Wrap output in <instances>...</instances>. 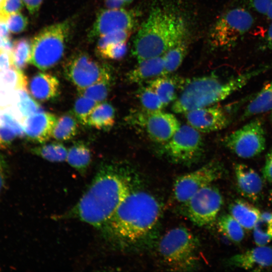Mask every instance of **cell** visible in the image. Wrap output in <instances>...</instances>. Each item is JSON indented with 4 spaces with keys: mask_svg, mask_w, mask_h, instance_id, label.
<instances>
[{
    "mask_svg": "<svg viewBox=\"0 0 272 272\" xmlns=\"http://www.w3.org/2000/svg\"><path fill=\"white\" fill-rule=\"evenodd\" d=\"M98 104L91 99L80 95L75 102L73 114L78 122L83 125H88L89 117Z\"/></svg>",
    "mask_w": 272,
    "mask_h": 272,
    "instance_id": "cell-35",
    "label": "cell"
},
{
    "mask_svg": "<svg viewBox=\"0 0 272 272\" xmlns=\"http://www.w3.org/2000/svg\"><path fill=\"white\" fill-rule=\"evenodd\" d=\"M71 28V21L65 20L40 31L31 41L30 63L43 71L55 65L64 55Z\"/></svg>",
    "mask_w": 272,
    "mask_h": 272,
    "instance_id": "cell-5",
    "label": "cell"
},
{
    "mask_svg": "<svg viewBox=\"0 0 272 272\" xmlns=\"http://www.w3.org/2000/svg\"><path fill=\"white\" fill-rule=\"evenodd\" d=\"M107 9H117L125 5L123 0H104Z\"/></svg>",
    "mask_w": 272,
    "mask_h": 272,
    "instance_id": "cell-50",
    "label": "cell"
},
{
    "mask_svg": "<svg viewBox=\"0 0 272 272\" xmlns=\"http://www.w3.org/2000/svg\"><path fill=\"white\" fill-rule=\"evenodd\" d=\"M32 42L26 38L14 40L12 56L14 65L21 70L26 67L30 62Z\"/></svg>",
    "mask_w": 272,
    "mask_h": 272,
    "instance_id": "cell-32",
    "label": "cell"
},
{
    "mask_svg": "<svg viewBox=\"0 0 272 272\" xmlns=\"http://www.w3.org/2000/svg\"><path fill=\"white\" fill-rule=\"evenodd\" d=\"M17 106L23 119L41 111L39 104L29 95L27 89L19 90Z\"/></svg>",
    "mask_w": 272,
    "mask_h": 272,
    "instance_id": "cell-36",
    "label": "cell"
},
{
    "mask_svg": "<svg viewBox=\"0 0 272 272\" xmlns=\"http://www.w3.org/2000/svg\"><path fill=\"white\" fill-rule=\"evenodd\" d=\"M137 95L142 108L145 110L159 111L165 107L157 94L148 85L141 87L138 91Z\"/></svg>",
    "mask_w": 272,
    "mask_h": 272,
    "instance_id": "cell-34",
    "label": "cell"
},
{
    "mask_svg": "<svg viewBox=\"0 0 272 272\" xmlns=\"http://www.w3.org/2000/svg\"><path fill=\"white\" fill-rule=\"evenodd\" d=\"M43 0H22L29 13L35 15L38 12Z\"/></svg>",
    "mask_w": 272,
    "mask_h": 272,
    "instance_id": "cell-48",
    "label": "cell"
},
{
    "mask_svg": "<svg viewBox=\"0 0 272 272\" xmlns=\"http://www.w3.org/2000/svg\"><path fill=\"white\" fill-rule=\"evenodd\" d=\"M260 46L261 50H272V22L267 28Z\"/></svg>",
    "mask_w": 272,
    "mask_h": 272,
    "instance_id": "cell-47",
    "label": "cell"
},
{
    "mask_svg": "<svg viewBox=\"0 0 272 272\" xmlns=\"http://www.w3.org/2000/svg\"><path fill=\"white\" fill-rule=\"evenodd\" d=\"M137 22V15L132 10H126L123 8L103 9L98 13L88 38L92 40L115 31H131Z\"/></svg>",
    "mask_w": 272,
    "mask_h": 272,
    "instance_id": "cell-14",
    "label": "cell"
},
{
    "mask_svg": "<svg viewBox=\"0 0 272 272\" xmlns=\"http://www.w3.org/2000/svg\"><path fill=\"white\" fill-rule=\"evenodd\" d=\"M125 5L131 3L133 0H123Z\"/></svg>",
    "mask_w": 272,
    "mask_h": 272,
    "instance_id": "cell-53",
    "label": "cell"
},
{
    "mask_svg": "<svg viewBox=\"0 0 272 272\" xmlns=\"http://www.w3.org/2000/svg\"><path fill=\"white\" fill-rule=\"evenodd\" d=\"M28 80L22 70L15 66L0 71V87L4 89H27Z\"/></svg>",
    "mask_w": 272,
    "mask_h": 272,
    "instance_id": "cell-29",
    "label": "cell"
},
{
    "mask_svg": "<svg viewBox=\"0 0 272 272\" xmlns=\"http://www.w3.org/2000/svg\"><path fill=\"white\" fill-rule=\"evenodd\" d=\"M163 152L172 161L189 164L195 162L203 152L200 132L188 124L180 125L171 138L164 143Z\"/></svg>",
    "mask_w": 272,
    "mask_h": 272,
    "instance_id": "cell-10",
    "label": "cell"
},
{
    "mask_svg": "<svg viewBox=\"0 0 272 272\" xmlns=\"http://www.w3.org/2000/svg\"><path fill=\"white\" fill-rule=\"evenodd\" d=\"M125 167L116 162L103 163L78 201L59 219H75L99 231L132 190Z\"/></svg>",
    "mask_w": 272,
    "mask_h": 272,
    "instance_id": "cell-1",
    "label": "cell"
},
{
    "mask_svg": "<svg viewBox=\"0 0 272 272\" xmlns=\"http://www.w3.org/2000/svg\"><path fill=\"white\" fill-rule=\"evenodd\" d=\"M31 152L51 162H62L66 160L67 150L62 144L51 143L33 148Z\"/></svg>",
    "mask_w": 272,
    "mask_h": 272,
    "instance_id": "cell-31",
    "label": "cell"
},
{
    "mask_svg": "<svg viewBox=\"0 0 272 272\" xmlns=\"http://www.w3.org/2000/svg\"><path fill=\"white\" fill-rule=\"evenodd\" d=\"M161 213L160 204L154 196L132 189L100 231L111 248L129 249L152 230Z\"/></svg>",
    "mask_w": 272,
    "mask_h": 272,
    "instance_id": "cell-2",
    "label": "cell"
},
{
    "mask_svg": "<svg viewBox=\"0 0 272 272\" xmlns=\"http://www.w3.org/2000/svg\"><path fill=\"white\" fill-rule=\"evenodd\" d=\"M262 70L244 73L227 81L214 75L188 80L174 101L172 110L175 113H185L214 105L240 90Z\"/></svg>",
    "mask_w": 272,
    "mask_h": 272,
    "instance_id": "cell-4",
    "label": "cell"
},
{
    "mask_svg": "<svg viewBox=\"0 0 272 272\" xmlns=\"http://www.w3.org/2000/svg\"><path fill=\"white\" fill-rule=\"evenodd\" d=\"M229 214L244 229L251 230L258 220L261 213L248 201L237 199L230 205Z\"/></svg>",
    "mask_w": 272,
    "mask_h": 272,
    "instance_id": "cell-21",
    "label": "cell"
},
{
    "mask_svg": "<svg viewBox=\"0 0 272 272\" xmlns=\"http://www.w3.org/2000/svg\"><path fill=\"white\" fill-rule=\"evenodd\" d=\"M7 17L0 13V37L2 39L11 37L7 22Z\"/></svg>",
    "mask_w": 272,
    "mask_h": 272,
    "instance_id": "cell-49",
    "label": "cell"
},
{
    "mask_svg": "<svg viewBox=\"0 0 272 272\" xmlns=\"http://www.w3.org/2000/svg\"><path fill=\"white\" fill-rule=\"evenodd\" d=\"M57 120L54 114L42 111L27 117L23 123L27 139L33 142L45 143L52 137Z\"/></svg>",
    "mask_w": 272,
    "mask_h": 272,
    "instance_id": "cell-17",
    "label": "cell"
},
{
    "mask_svg": "<svg viewBox=\"0 0 272 272\" xmlns=\"http://www.w3.org/2000/svg\"><path fill=\"white\" fill-rule=\"evenodd\" d=\"M267 17L272 20V2L266 14Z\"/></svg>",
    "mask_w": 272,
    "mask_h": 272,
    "instance_id": "cell-52",
    "label": "cell"
},
{
    "mask_svg": "<svg viewBox=\"0 0 272 272\" xmlns=\"http://www.w3.org/2000/svg\"><path fill=\"white\" fill-rule=\"evenodd\" d=\"M24 5L22 0H2L0 2V13L8 17L20 12Z\"/></svg>",
    "mask_w": 272,
    "mask_h": 272,
    "instance_id": "cell-40",
    "label": "cell"
},
{
    "mask_svg": "<svg viewBox=\"0 0 272 272\" xmlns=\"http://www.w3.org/2000/svg\"><path fill=\"white\" fill-rule=\"evenodd\" d=\"M198 242L195 236L184 227L173 228L161 238L159 252L164 261L175 270H187L197 261Z\"/></svg>",
    "mask_w": 272,
    "mask_h": 272,
    "instance_id": "cell-6",
    "label": "cell"
},
{
    "mask_svg": "<svg viewBox=\"0 0 272 272\" xmlns=\"http://www.w3.org/2000/svg\"><path fill=\"white\" fill-rule=\"evenodd\" d=\"M112 80V77L105 78L87 87L78 89L80 95L91 99L98 103L103 102L110 91Z\"/></svg>",
    "mask_w": 272,
    "mask_h": 272,
    "instance_id": "cell-33",
    "label": "cell"
},
{
    "mask_svg": "<svg viewBox=\"0 0 272 272\" xmlns=\"http://www.w3.org/2000/svg\"><path fill=\"white\" fill-rule=\"evenodd\" d=\"M186 32L180 16L160 8L153 9L134 37L132 54L138 61L162 56L183 40Z\"/></svg>",
    "mask_w": 272,
    "mask_h": 272,
    "instance_id": "cell-3",
    "label": "cell"
},
{
    "mask_svg": "<svg viewBox=\"0 0 272 272\" xmlns=\"http://www.w3.org/2000/svg\"><path fill=\"white\" fill-rule=\"evenodd\" d=\"M7 22L10 31L15 34L24 31L29 23L27 17L20 12L9 16Z\"/></svg>",
    "mask_w": 272,
    "mask_h": 272,
    "instance_id": "cell-39",
    "label": "cell"
},
{
    "mask_svg": "<svg viewBox=\"0 0 272 272\" xmlns=\"http://www.w3.org/2000/svg\"><path fill=\"white\" fill-rule=\"evenodd\" d=\"M63 74L78 90L112 77L111 70L107 65L100 63L84 52L75 53L66 61Z\"/></svg>",
    "mask_w": 272,
    "mask_h": 272,
    "instance_id": "cell-11",
    "label": "cell"
},
{
    "mask_svg": "<svg viewBox=\"0 0 272 272\" xmlns=\"http://www.w3.org/2000/svg\"><path fill=\"white\" fill-rule=\"evenodd\" d=\"M272 110V80L266 83L245 108L240 119L245 120L253 116Z\"/></svg>",
    "mask_w": 272,
    "mask_h": 272,
    "instance_id": "cell-22",
    "label": "cell"
},
{
    "mask_svg": "<svg viewBox=\"0 0 272 272\" xmlns=\"http://www.w3.org/2000/svg\"><path fill=\"white\" fill-rule=\"evenodd\" d=\"M29 90L36 100L49 101L56 98L59 94V82L55 76L50 74L39 73L30 80Z\"/></svg>",
    "mask_w": 272,
    "mask_h": 272,
    "instance_id": "cell-19",
    "label": "cell"
},
{
    "mask_svg": "<svg viewBox=\"0 0 272 272\" xmlns=\"http://www.w3.org/2000/svg\"><path fill=\"white\" fill-rule=\"evenodd\" d=\"M269 199L270 202L272 203V190L269 193Z\"/></svg>",
    "mask_w": 272,
    "mask_h": 272,
    "instance_id": "cell-54",
    "label": "cell"
},
{
    "mask_svg": "<svg viewBox=\"0 0 272 272\" xmlns=\"http://www.w3.org/2000/svg\"><path fill=\"white\" fill-rule=\"evenodd\" d=\"M265 135L262 121L256 118L226 136L224 144L238 157L251 158L265 150Z\"/></svg>",
    "mask_w": 272,
    "mask_h": 272,
    "instance_id": "cell-9",
    "label": "cell"
},
{
    "mask_svg": "<svg viewBox=\"0 0 272 272\" xmlns=\"http://www.w3.org/2000/svg\"><path fill=\"white\" fill-rule=\"evenodd\" d=\"M14 41L11 37L2 39L1 48L5 50L12 53L14 47Z\"/></svg>",
    "mask_w": 272,
    "mask_h": 272,
    "instance_id": "cell-51",
    "label": "cell"
},
{
    "mask_svg": "<svg viewBox=\"0 0 272 272\" xmlns=\"http://www.w3.org/2000/svg\"><path fill=\"white\" fill-rule=\"evenodd\" d=\"M8 177V164L5 156L0 153V195L6 187Z\"/></svg>",
    "mask_w": 272,
    "mask_h": 272,
    "instance_id": "cell-43",
    "label": "cell"
},
{
    "mask_svg": "<svg viewBox=\"0 0 272 272\" xmlns=\"http://www.w3.org/2000/svg\"><path fill=\"white\" fill-rule=\"evenodd\" d=\"M2 1V0H0V2Z\"/></svg>",
    "mask_w": 272,
    "mask_h": 272,
    "instance_id": "cell-57",
    "label": "cell"
},
{
    "mask_svg": "<svg viewBox=\"0 0 272 272\" xmlns=\"http://www.w3.org/2000/svg\"><path fill=\"white\" fill-rule=\"evenodd\" d=\"M236 184L240 194L253 201L260 198L263 181L259 175L252 168L243 163L234 166Z\"/></svg>",
    "mask_w": 272,
    "mask_h": 272,
    "instance_id": "cell-18",
    "label": "cell"
},
{
    "mask_svg": "<svg viewBox=\"0 0 272 272\" xmlns=\"http://www.w3.org/2000/svg\"><path fill=\"white\" fill-rule=\"evenodd\" d=\"M14 66L12 53L0 48V71H3Z\"/></svg>",
    "mask_w": 272,
    "mask_h": 272,
    "instance_id": "cell-45",
    "label": "cell"
},
{
    "mask_svg": "<svg viewBox=\"0 0 272 272\" xmlns=\"http://www.w3.org/2000/svg\"><path fill=\"white\" fill-rule=\"evenodd\" d=\"M253 230L254 241L257 246L269 243L272 240V212L261 213Z\"/></svg>",
    "mask_w": 272,
    "mask_h": 272,
    "instance_id": "cell-30",
    "label": "cell"
},
{
    "mask_svg": "<svg viewBox=\"0 0 272 272\" xmlns=\"http://www.w3.org/2000/svg\"><path fill=\"white\" fill-rule=\"evenodd\" d=\"M187 42L184 39L163 55L164 60L163 76L168 75L179 68L187 53Z\"/></svg>",
    "mask_w": 272,
    "mask_h": 272,
    "instance_id": "cell-26",
    "label": "cell"
},
{
    "mask_svg": "<svg viewBox=\"0 0 272 272\" xmlns=\"http://www.w3.org/2000/svg\"><path fill=\"white\" fill-rule=\"evenodd\" d=\"M223 203L219 189L211 185L198 191L185 204L188 218L199 227L214 223Z\"/></svg>",
    "mask_w": 272,
    "mask_h": 272,
    "instance_id": "cell-13",
    "label": "cell"
},
{
    "mask_svg": "<svg viewBox=\"0 0 272 272\" xmlns=\"http://www.w3.org/2000/svg\"><path fill=\"white\" fill-rule=\"evenodd\" d=\"M163 55L149 58L139 61L127 73L126 79L130 83L141 84L163 76Z\"/></svg>",
    "mask_w": 272,
    "mask_h": 272,
    "instance_id": "cell-20",
    "label": "cell"
},
{
    "mask_svg": "<svg viewBox=\"0 0 272 272\" xmlns=\"http://www.w3.org/2000/svg\"><path fill=\"white\" fill-rule=\"evenodd\" d=\"M217 225L220 232L230 241L239 243L243 240L245 236L244 228L230 214L220 216Z\"/></svg>",
    "mask_w": 272,
    "mask_h": 272,
    "instance_id": "cell-28",
    "label": "cell"
},
{
    "mask_svg": "<svg viewBox=\"0 0 272 272\" xmlns=\"http://www.w3.org/2000/svg\"><path fill=\"white\" fill-rule=\"evenodd\" d=\"M254 22L253 16L244 8L229 10L212 26L209 36L211 45L223 50L234 47L252 28Z\"/></svg>",
    "mask_w": 272,
    "mask_h": 272,
    "instance_id": "cell-7",
    "label": "cell"
},
{
    "mask_svg": "<svg viewBox=\"0 0 272 272\" xmlns=\"http://www.w3.org/2000/svg\"><path fill=\"white\" fill-rule=\"evenodd\" d=\"M89 148L83 142L74 143L67 150L66 161L81 175H84L91 162Z\"/></svg>",
    "mask_w": 272,
    "mask_h": 272,
    "instance_id": "cell-24",
    "label": "cell"
},
{
    "mask_svg": "<svg viewBox=\"0 0 272 272\" xmlns=\"http://www.w3.org/2000/svg\"><path fill=\"white\" fill-rule=\"evenodd\" d=\"M78 121L74 114L67 113L61 116L57 120L52 137L59 141L73 139L78 131Z\"/></svg>",
    "mask_w": 272,
    "mask_h": 272,
    "instance_id": "cell-27",
    "label": "cell"
},
{
    "mask_svg": "<svg viewBox=\"0 0 272 272\" xmlns=\"http://www.w3.org/2000/svg\"><path fill=\"white\" fill-rule=\"evenodd\" d=\"M2 43V38L0 37V48H1Z\"/></svg>",
    "mask_w": 272,
    "mask_h": 272,
    "instance_id": "cell-56",
    "label": "cell"
},
{
    "mask_svg": "<svg viewBox=\"0 0 272 272\" xmlns=\"http://www.w3.org/2000/svg\"><path fill=\"white\" fill-rule=\"evenodd\" d=\"M0 120L4 123L11 128L16 133L17 137H23L25 135L24 126H22L13 116L8 113H4L0 117Z\"/></svg>",
    "mask_w": 272,
    "mask_h": 272,
    "instance_id": "cell-42",
    "label": "cell"
},
{
    "mask_svg": "<svg viewBox=\"0 0 272 272\" xmlns=\"http://www.w3.org/2000/svg\"><path fill=\"white\" fill-rule=\"evenodd\" d=\"M126 51V42H121L109 45L98 54L104 58L119 59L125 55Z\"/></svg>",
    "mask_w": 272,
    "mask_h": 272,
    "instance_id": "cell-38",
    "label": "cell"
},
{
    "mask_svg": "<svg viewBox=\"0 0 272 272\" xmlns=\"http://www.w3.org/2000/svg\"><path fill=\"white\" fill-rule=\"evenodd\" d=\"M270 120L271 121V123H272V112L271 113L270 116H269Z\"/></svg>",
    "mask_w": 272,
    "mask_h": 272,
    "instance_id": "cell-55",
    "label": "cell"
},
{
    "mask_svg": "<svg viewBox=\"0 0 272 272\" xmlns=\"http://www.w3.org/2000/svg\"><path fill=\"white\" fill-rule=\"evenodd\" d=\"M178 82L176 78L168 75L159 76L147 82V85L157 94L165 107L177 99Z\"/></svg>",
    "mask_w": 272,
    "mask_h": 272,
    "instance_id": "cell-23",
    "label": "cell"
},
{
    "mask_svg": "<svg viewBox=\"0 0 272 272\" xmlns=\"http://www.w3.org/2000/svg\"><path fill=\"white\" fill-rule=\"evenodd\" d=\"M130 31L118 30L110 32L98 38L96 45L97 53L107 46L121 42H126L131 34Z\"/></svg>",
    "mask_w": 272,
    "mask_h": 272,
    "instance_id": "cell-37",
    "label": "cell"
},
{
    "mask_svg": "<svg viewBox=\"0 0 272 272\" xmlns=\"http://www.w3.org/2000/svg\"><path fill=\"white\" fill-rule=\"evenodd\" d=\"M184 114L188 124L200 132L220 130L227 127L231 121L225 109L215 105L194 109Z\"/></svg>",
    "mask_w": 272,
    "mask_h": 272,
    "instance_id": "cell-15",
    "label": "cell"
},
{
    "mask_svg": "<svg viewBox=\"0 0 272 272\" xmlns=\"http://www.w3.org/2000/svg\"><path fill=\"white\" fill-rule=\"evenodd\" d=\"M115 109L108 102L99 103L91 112L88 125L99 129L108 130L115 122Z\"/></svg>",
    "mask_w": 272,
    "mask_h": 272,
    "instance_id": "cell-25",
    "label": "cell"
},
{
    "mask_svg": "<svg viewBox=\"0 0 272 272\" xmlns=\"http://www.w3.org/2000/svg\"><path fill=\"white\" fill-rule=\"evenodd\" d=\"M126 121L144 130L152 141L163 144L171 138L181 125L172 113L143 108L131 112L127 116Z\"/></svg>",
    "mask_w": 272,
    "mask_h": 272,
    "instance_id": "cell-8",
    "label": "cell"
},
{
    "mask_svg": "<svg viewBox=\"0 0 272 272\" xmlns=\"http://www.w3.org/2000/svg\"><path fill=\"white\" fill-rule=\"evenodd\" d=\"M262 174L265 180L272 183V148L266 155Z\"/></svg>",
    "mask_w": 272,
    "mask_h": 272,
    "instance_id": "cell-46",
    "label": "cell"
},
{
    "mask_svg": "<svg viewBox=\"0 0 272 272\" xmlns=\"http://www.w3.org/2000/svg\"><path fill=\"white\" fill-rule=\"evenodd\" d=\"M272 0H248V4L255 11L266 15Z\"/></svg>",
    "mask_w": 272,
    "mask_h": 272,
    "instance_id": "cell-44",
    "label": "cell"
},
{
    "mask_svg": "<svg viewBox=\"0 0 272 272\" xmlns=\"http://www.w3.org/2000/svg\"><path fill=\"white\" fill-rule=\"evenodd\" d=\"M17 136L9 126L4 123L0 124V150L9 148Z\"/></svg>",
    "mask_w": 272,
    "mask_h": 272,
    "instance_id": "cell-41",
    "label": "cell"
},
{
    "mask_svg": "<svg viewBox=\"0 0 272 272\" xmlns=\"http://www.w3.org/2000/svg\"><path fill=\"white\" fill-rule=\"evenodd\" d=\"M223 172L221 163L212 161L195 170L178 176L173 187L175 199L185 204L200 189L219 179Z\"/></svg>",
    "mask_w": 272,
    "mask_h": 272,
    "instance_id": "cell-12",
    "label": "cell"
},
{
    "mask_svg": "<svg viewBox=\"0 0 272 272\" xmlns=\"http://www.w3.org/2000/svg\"><path fill=\"white\" fill-rule=\"evenodd\" d=\"M227 263L231 267L245 270H264L272 267V247L257 246L231 256Z\"/></svg>",
    "mask_w": 272,
    "mask_h": 272,
    "instance_id": "cell-16",
    "label": "cell"
}]
</instances>
